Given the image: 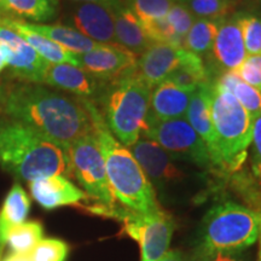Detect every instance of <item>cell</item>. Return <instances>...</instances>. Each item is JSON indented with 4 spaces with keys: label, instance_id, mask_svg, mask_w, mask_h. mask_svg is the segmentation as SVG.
<instances>
[{
    "label": "cell",
    "instance_id": "cell-1",
    "mask_svg": "<svg viewBox=\"0 0 261 261\" xmlns=\"http://www.w3.org/2000/svg\"><path fill=\"white\" fill-rule=\"evenodd\" d=\"M4 112L39 136L67 150L80 137L93 132L92 121L79 98L41 84H19L4 93Z\"/></svg>",
    "mask_w": 261,
    "mask_h": 261
},
{
    "label": "cell",
    "instance_id": "cell-2",
    "mask_svg": "<svg viewBox=\"0 0 261 261\" xmlns=\"http://www.w3.org/2000/svg\"><path fill=\"white\" fill-rule=\"evenodd\" d=\"M91 117L93 132L106 163L107 177L116 201L138 213L162 211L151 182L129 149L112 135L93 100L80 99Z\"/></svg>",
    "mask_w": 261,
    "mask_h": 261
},
{
    "label": "cell",
    "instance_id": "cell-3",
    "mask_svg": "<svg viewBox=\"0 0 261 261\" xmlns=\"http://www.w3.org/2000/svg\"><path fill=\"white\" fill-rule=\"evenodd\" d=\"M0 166L28 182L51 175L71 177L67 150L17 121L0 126Z\"/></svg>",
    "mask_w": 261,
    "mask_h": 261
},
{
    "label": "cell",
    "instance_id": "cell-4",
    "mask_svg": "<svg viewBox=\"0 0 261 261\" xmlns=\"http://www.w3.org/2000/svg\"><path fill=\"white\" fill-rule=\"evenodd\" d=\"M151 89L133 73L106 84L94 102L112 135L130 148L148 129Z\"/></svg>",
    "mask_w": 261,
    "mask_h": 261
},
{
    "label": "cell",
    "instance_id": "cell-5",
    "mask_svg": "<svg viewBox=\"0 0 261 261\" xmlns=\"http://www.w3.org/2000/svg\"><path fill=\"white\" fill-rule=\"evenodd\" d=\"M212 120L215 149L212 167L236 172L247 159L252 144L254 120L232 94L218 90L212 84Z\"/></svg>",
    "mask_w": 261,
    "mask_h": 261
},
{
    "label": "cell",
    "instance_id": "cell-6",
    "mask_svg": "<svg viewBox=\"0 0 261 261\" xmlns=\"http://www.w3.org/2000/svg\"><path fill=\"white\" fill-rule=\"evenodd\" d=\"M260 236L261 212L234 202H220L204 215L195 252H243Z\"/></svg>",
    "mask_w": 261,
    "mask_h": 261
},
{
    "label": "cell",
    "instance_id": "cell-7",
    "mask_svg": "<svg viewBox=\"0 0 261 261\" xmlns=\"http://www.w3.org/2000/svg\"><path fill=\"white\" fill-rule=\"evenodd\" d=\"M91 213L121 221L123 231L138 242L140 261H158L168 252L175 224L171 215L160 211L156 213H138L122 205L94 203L87 207Z\"/></svg>",
    "mask_w": 261,
    "mask_h": 261
},
{
    "label": "cell",
    "instance_id": "cell-8",
    "mask_svg": "<svg viewBox=\"0 0 261 261\" xmlns=\"http://www.w3.org/2000/svg\"><path fill=\"white\" fill-rule=\"evenodd\" d=\"M68 155L71 177L76 179L87 197L106 207L116 205L107 177L106 163L94 132L75 140L68 148Z\"/></svg>",
    "mask_w": 261,
    "mask_h": 261
},
{
    "label": "cell",
    "instance_id": "cell-9",
    "mask_svg": "<svg viewBox=\"0 0 261 261\" xmlns=\"http://www.w3.org/2000/svg\"><path fill=\"white\" fill-rule=\"evenodd\" d=\"M143 137L158 143L174 160H184L204 169L212 167L207 146L187 119L149 122Z\"/></svg>",
    "mask_w": 261,
    "mask_h": 261
},
{
    "label": "cell",
    "instance_id": "cell-10",
    "mask_svg": "<svg viewBox=\"0 0 261 261\" xmlns=\"http://www.w3.org/2000/svg\"><path fill=\"white\" fill-rule=\"evenodd\" d=\"M0 50L4 54L8 75L25 84H41L47 63L23 38L0 24Z\"/></svg>",
    "mask_w": 261,
    "mask_h": 261
},
{
    "label": "cell",
    "instance_id": "cell-11",
    "mask_svg": "<svg viewBox=\"0 0 261 261\" xmlns=\"http://www.w3.org/2000/svg\"><path fill=\"white\" fill-rule=\"evenodd\" d=\"M75 56L77 67L103 84L136 71L138 60L136 55L117 44H100L92 51Z\"/></svg>",
    "mask_w": 261,
    "mask_h": 261
},
{
    "label": "cell",
    "instance_id": "cell-12",
    "mask_svg": "<svg viewBox=\"0 0 261 261\" xmlns=\"http://www.w3.org/2000/svg\"><path fill=\"white\" fill-rule=\"evenodd\" d=\"M128 149L154 189L165 191L185 178L174 159L154 140L142 137Z\"/></svg>",
    "mask_w": 261,
    "mask_h": 261
},
{
    "label": "cell",
    "instance_id": "cell-13",
    "mask_svg": "<svg viewBox=\"0 0 261 261\" xmlns=\"http://www.w3.org/2000/svg\"><path fill=\"white\" fill-rule=\"evenodd\" d=\"M68 27L98 44H116L114 9L98 3H75L65 15Z\"/></svg>",
    "mask_w": 261,
    "mask_h": 261
},
{
    "label": "cell",
    "instance_id": "cell-14",
    "mask_svg": "<svg viewBox=\"0 0 261 261\" xmlns=\"http://www.w3.org/2000/svg\"><path fill=\"white\" fill-rule=\"evenodd\" d=\"M42 84L63 92L74 94L79 99L93 100V102L99 97L106 86V84L96 80L81 68L67 63L48 64Z\"/></svg>",
    "mask_w": 261,
    "mask_h": 261
},
{
    "label": "cell",
    "instance_id": "cell-15",
    "mask_svg": "<svg viewBox=\"0 0 261 261\" xmlns=\"http://www.w3.org/2000/svg\"><path fill=\"white\" fill-rule=\"evenodd\" d=\"M208 56L213 67L221 73L234 70L247 58L242 32L234 14L220 22L219 31Z\"/></svg>",
    "mask_w": 261,
    "mask_h": 261
},
{
    "label": "cell",
    "instance_id": "cell-16",
    "mask_svg": "<svg viewBox=\"0 0 261 261\" xmlns=\"http://www.w3.org/2000/svg\"><path fill=\"white\" fill-rule=\"evenodd\" d=\"M181 48L167 42H154L137 60V74L150 89H155L178 68Z\"/></svg>",
    "mask_w": 261,
    "mask_h": 261
},
{
    "label": "cell",
    "instance_id": "cell-17",
    "mask_svg": "<svg viewBox=\"0 0 261 261\" xmlns=\"http://www.w3.org/2000/svg\"><path fill=\"white\" fill-rule=\"evenodd\" d=\"M32 197L44 210L52 211L64 205H77L89 197L64 175H51L29 182Z\"/></svg>",
    "mask_w": 261,
    "mask_h": 261
},
{
    "label": "cell",
    "instance_id": "cell-18",
    "mask_svg": "<svg viewBox=\"0 0 261 261\" xmlns=\"http://www.w3.org/2000/svg\"><path fill=\"white\" fill-rule=\"evenodd\" d=\"M192 93L179 89L169 80L162 81L151 91L148 123L184 119Z\"/></svg>",
    "mask_w": 261,
    "mask_h": 261
},
{
    "label": "cell",
    "instance_id": "cell-19",
    "mask_svg": "<svg viewBox=\"0 0 261 261\" xmlns=\"http://www.w3.org/2000/svg\"><path fill=\"white\" fill-rule=\"evenodd\" d=\"M212 84L213 83L208 81L200 85L194 91L185 115L188 117V122L203 140L211 159L215 149V136L212 120Z\"/></svg>",
    "mask_w": 261,
    "mask_h": 261
},
{
    "label": "cell",
    "instance_id": "cell-20",
    "mask_svg": "<svg viewBox=\"0 0 261 261\" xmlns=\"http://www.w3.org/2000/svg\"><path fill=\"white\" fill-rule=\"evenodd\" d=\"M0 24L5 25L11 31L17 33L21 38H23L31 46L37 51V54L41 58H44L47 63L51 64H61L67 63L71 65H76V56L73 52H70L67 48L61 46L57 42L45 38L44 35L38 34V33L29 31L25 28L23 21L21 19H12V18H0Z\"/></svg>",
    "mask_w": 261,
    "mask_h": 261
},
{
    "label": "cell",
    "instance_id": "cell-21",
    "mask_svg": "<svg viewBox=\"0 0 261 261\" xmlns=\"http://www.w3.org/2000/svg\"><path fill=\"white\" fill-rule=\"evenodd\" d=\"M116 44L139 57L154 42L150 40L142 22L125 5L114 9Z\"/></svg>",
    "mask_w": 261,
    "mask_h": 261
},
{
    "label": "cell",
    "instance_id": "cell-22",
    "mask_svg": "<svg viewBox=\"0 0 261 261\" xmlns=\"http://www.w3.org/2000/svg\"><path fill=\"white\" fill-rule=\"evenodd\" d=\"M29 211H31V198L22 185L15 182L0 208V259L5 250L9 232L15 226L24 223Z\"/></svg>",
    "mask_w": 261,
    "mask_h": 261
},
{
    "label": "cell",
    "instance_id": "cell-23",
    "mask_svg": "<svg viewBox=\"0 0 261 261\" xmlns=\"http://www.w3.org/2000/svg\"><path fill=\"white\" fill-rule=\"evenodd\" d=\"M58 0H3L2 17L44 23L54 19L58 12Z\"/></svg>",
    "mask_w": 261,
    "mask_h": 261
},
{
    "label": "cell",
    "instance_id": "cell-24",
    "mask_svg": "<svg viewBox=\"0 0 261 261\" xmlns=\"http://www.w3.org/2000/svg\"><path fill=\"white\" fill-rule=\"evenodd\" d=\"M23 24L29 31L44 35L45 38L57 42L61 46H63L64 48H67V50H69L75 55L92 51L100 45L98 42L86 38L81 33L75 31V29L68 27V25L32 23V22L25 21H23Z\"/></svg>",
    "mask_w": 261,
    "mask_h": 261
},
{
    "label": "cell",
    "instance_id": "cell-25",
    "mask_svg": "<svg viewBox=\"0 0 261 261\" xmlns=\"http://www.w3.org/2000/svg\"><path fill=\"white\" fill-rule=\"evenodd\" d=\"M208 76L210 74H208L207 67H205L202 57L182 47L180 63L177 69L169 75L167 80L174 84L179 89L194 92L200 85L210 81Z\"/></svg>",
    "mask_w": 261,
    "mask_h": 261
},
{
    "label": "cell",
    "instance_id": "cell-26",
    "mask_svg": "<svg viewBox=\"0 0 261 261\" xmlns=\"http://www.w3.org/2000/svg\"><path fill=\"white\" fill-rule=\"evenodd\" d=\"M213 84L218 90L232 94L253 120L261 116V93L232 71L223 73Z\"/></svg>",
    "mask_w": 261,
    "mask_h": 261
},
{
    "label": "cell",
    "instance_id": "cell-27",
    "mask_svg": "<svg viewBox=\"0 0 261 261\" xmlns=\"http://www.w3.org/2000/svg\"><path fill=\"white\" fill-rule=\"evenodd\" d=\"M225 19V18H224ZM223 21V19H221ZM221 21L197 18L185 37L184 47L197 56H208L213 46Z\"/></svg>",
    "mask_w": 261,
    "mask_h": 261
},
{
    "label": "cell",
    "instance_id": "cell-28",
    "mask_svg": "<svg viewBox=\"0 0 261 261\" xmlns=\"http://www.w3.org/2000/svg\"><path fill=\"white\" fill-rule=\"evenodd\" d=\"M42 234L44 227L39 221H24L10 231L6 247L14 254H31L42 240Z\"/></svg>",
    "mask_w": 261,
    "mask_h": 261
},
{
    "label": "cell",
    "instance_id": "cell-29",
    "mask_svg": "<svg viewBox=\"0 0 261 261\" xmlns=\"http://www.w3.org/2000/svg\"><path fill=\"white\" fill-rule=\"evenodd\" d=\"M236 0H188L181 3L196 19H214L221 21L232 11Z\"/></svg>",
    "mask_w": 261,
    "mask_h": 261
},
{
    "label": "cell",
    "instance_id": "cell-30",
    "mask_svg": "<svg viewBox=\"0 0 261 261\" xmlns=\"http://www.w3.org/2000/svg\"><path fill=\"white\" fill-rule=\"evenodd\" d=\"M248 56H261V18L248 11L236 12Z\"/></svg>",
    "mask_w": 261,
    "mask_h": 261
},
{
    "label": "cell",
    "instance_id": "cell-31",
    "mask_svg": "<svg viewBox=\"0 0 261 261\" xmlns=\"http://www.w3.org/2000/svg\"><path fill=\"white\" fill-rule=\"evenodd\" d=\"M175 0H122V4L142 23L166 17Z\"/></svg>",
    "mask_w": 261,
    "mask_h": 261
},
{
    "label": "cell",
    "instance_id": "cell-32",
    "mask_svg": "<svg viewBox=\"0 0 261 261\" xmlns=\"http://www.w3.org/2000/svg\"><path fill=\"white\" fill-rule=\"evenodd\" d=\"M69 254V246L60 238H42L32 253V261H65Z\"/></svg>",
    "mask_w": 261,
    "mask_h": 261
},
{
    "label": "cell",
    "instance_id": "cell-33",
    "mask_svg": "<svg viewBox=\"0 0 261 261\" xmlns=\"http://www.w3.org/2000/svg\"><path fill=\"white\" fill-rule=\"evenodd\" d=\"M166 19H167L168 24L171 25L173 33H174L175 38L180 42L184 47L185 37L188 35L189 31H190L192 24L195 23L196 17L189 11L187 6L181 3L175 2L168 14L166 15Z\"/></svg>",
    "mask_w": 261,
    "mask_h": 261
},
{
    "label": "cell",
    "instance_id": "cell-34",
    "mask_svg": "<svg viewBox=\"0 0 261 261\" xmlns=\"http://www.w3.org/2000/svg\"><path fill=\"white\" fill-rule=\"evenodd\" d=\"M232 73L261 93V56H247Z\"/></svg>",
    "mask_w": 261,
    "mask_h": 261
},
{
    "label": "cell",
    "instance_id": "cell-35",
    "mask_svg": "<svg viewBox=\"0 0 261 261\" xmlns=\"http://www.w3.org/2000/svg\"><path fill=\"white\" fill-rule=\"evenodd\" d=\"M252 166L253 172L261 179V116L254 120L252 138Z\"/></svg>",
    "mask_w": 261,
    "mask_h": 261
},
{
    "label": "cell",
    "instance_id": "cell-36",
    "mask_svg": "<svg viewBox=\"0 0 261 261\" xmlns=\"http://www.w3.org/2000/svg\"><path fill=\"white\" fill-rule=\"evenodd\" d=\"M194 261H247L243 252H210L196 253L192 255Z\"/></svg>",
    "mask_w": 261,
    "mask_h": 261
},
{
    "label": "cell",
    "instance_id": "cell-37",
    "mask_svg": "<svg viewBox=\"0 0 261 261\" xmlns=\"http://www.w3.org/2000/svg\"><path fill=\"white\" fill-rule=\"evenodd\" d=\"M158 261H194L192 256L180 252V250H168L161 259Z\"/></svg>",
    "mask_w": 261,
    "mask_h": 261
},
{
    "label": "cell",
    "instance_id": "cell-38",
    "mask_svg": "<svg viewBox=\"0 0 261 261\" xmlns=\"http://www.w3.org/2000/svg\"><path fill=\"white\" fill-rule=\"evenodd\" d=\"M75 3H98V4H103L109 6L112 9H116L119 6H122V0H71Z\"/></svg>",
    "mask_w": 261,
    "mask_h": 261
},
{
    "label": "cell",
    "instance_id": "cell-39",
    "mask_svg": "<svg viewBox=\"0 0 261 261\" xmlns=\"http://www.w3.org/2000/svg\"><path fill=\"white\" fill-rule=\"evenodd\" d=\"M0 261H32L29 254H14L9 253L8 255L2 257Z\"/></svg>",
    "mask_w": 261,
    "mask_h": 261
},
{
    "label": "cell",
    "instance_id": "cell-40",
    "mask_svg": "<svg viewBox=\"0 0 261 261\" xmlns=\"http://www.w3.org/2000/svg\"><path fill=\"white\" fill-rule=\"evenodd\" d=\"M244 11L250 12V14H254L261 18V0H253V3L249 6V10H244Z\"/></svg>",
    "mask_w": 261,
    "mask_h": 261
},
{
    "label": "cell",
    "instance_id": "cell-41",
    "mask_svg": "<svg viewBox=\"0 0 261 261\" xmlns=\"http://www.w3.org/2000/svg\"><path fill=\"white\" fill-rule=\"evenodd\" d=\"M5 67H6L5 56H4V54L2 52V50H0V74H2V71L5 69Z\"/></svg>",
    "mask_w": 261,
    "mask_h": 261
},
{
    "label": "cell",
    "instance_id": "cell-42",
    "mask_svg": "<svg viewBox=\"0 0 261 261\" xmlns=\"http://www.w3.org/2000/svg\"><path fill=\"white\" fill-rule=\"evenodd\" d=\"M3 100H4V92H3L2 87H0V104L3 103Z\"/></svg>",
    "mask_w": 261,
    "mask_h": 261
},
{
    "label": "cell",
    "instance_id": "cell-43",
    "mask_svg": "<svg viewBox=\"0 0 261 261\" xmlns=\"http://www.w3.org/2000/svg\"><path fill=\"white\" fill-rule=\"evenodd\" d=\"M260 241V247H259V256H257V261H261V236L259 238Z\"/></svg>",
    "mask_w": 261,
    "mask_h": 261
},
{
    "label": "cell",
    "instance_id": "cell-44",
    "mask_svg": "<svg viewBox=\"0 0 261 261\" xmlns=\"http://www.w3.org/2000/svg\"><path fill=\"white\" fill-rule=\"evenodd\" d=\"M2 4H3V0H0V17H2Z\"/></svg>",
    "mask_w": 261,
    "mask_h": 261
},
{
    "label": "cell",
    "instance_id": "cell-45",
    "mask_svg": "<svg viewBox=\"0 0 261 261\" xmlns=\"http://www.w3.org/2000/svg\"><path fill=\"white\" fill-rule=\"evenodd\" d=\"M175 2H177V3H185V2H188V0H175Z\"/></svg>",
    "mask_w": 261,
    "mask_h": 261
}]
</instances>
